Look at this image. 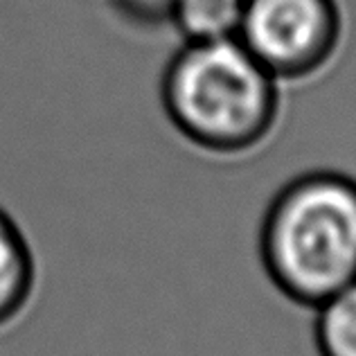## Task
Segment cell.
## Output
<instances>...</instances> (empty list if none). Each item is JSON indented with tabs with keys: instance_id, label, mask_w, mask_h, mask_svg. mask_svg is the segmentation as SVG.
Instances as JSON below:
<instances>
[{
	"instance_id": "cell-1",
	"label": "cell",
	"mask_w": 356,
	"mask_h": 356,
	"mask_svg": "<svg viewBox=\"0 0 356 356\" xmlns=\"http://www.w3.org/2000/svg\"><path fill=\"white\" fill-rule=\"evenodd\" d=\"M270 282L316 309L356 282V181L334 170L293 178L270 201L259 232Z\"/></svg>"
},
{
	"instance_id": "cell-2",
	"label": "cell",
	"mask_w": 356,
	"mask_h": 356,
	"mask_svg": "<svg viewBox=\"0 0 356 356\" xmlns=\"http://www.w3.org/2000/svg\"><path fill=\"white\" fill-rule=\"evenodd\" d=\"M161 99L178 134L219 156L259 147L280 118V81L239 39L183 43L163 70Z\"/></svg>"
},
{
	"instance_id": "cell-3",
	"label": "cell",
	"mask_w": 356,
	"mask_h": 356,
	"mask_svg": "<svg viewBox=\"0 0 356 356\" xmlns=\"http://www.w3.org/2000/svg\"><path fill=\"white\" fill-rule=\"evenodd\" d=\"M237 39L277 81L321 72L343 39L336 0H243Z\"/></svg>"
},
{
	"instance_id": "cell-4",
	"label": "cell",
	"mask_w": 356,
	"mask_h": 356,
	"mask_svg": "<svg viewBox=\"0 0 356 356\" xmlns=\"http://www.w3.org/2000/svg\"><path fill=\"white\" fill-rule=\"evenodd\" d=\"M34 289V257L21 228L0 210V327L21 314Z\"/></svg>"
},
{
	"instance_id": "cell-5",
	"label": "cell",
	"mask_w": 356,
	"mask_h": 356,
	"mask_svg": "<svg viewBox=\"0 0 356 356\" xmlns=\"http://www.w3.org/2000/svg\"><path fill=\"white\" fill-rule=\"evenodd\" d=\"M243 0H174L170 25L183 43L237 39Z\"/></svg>"
},
{
	"instance_id": "cell-6",
	"label": "cell",
	"mask_w": 356,
	"mask_h": 356,
	"mask_svg": "<svg viewBox=\"0 0 356 356\" xmlns=\"http://www.w3.org/2000/svg\"><path fill=\"white\" fill-rule=\"evenodd\" d=\"M314 336L321 356H356V282L316 307Z\"/></svg>"
},
{
	"instance_id": "cell-7",
	"label": "cell",
	"mask_w": 356,
	"mask_h": 356,
	"mask_svg": "<svg viewBox=\"0 0 356 356\" xmlns=\"http://www.w3.org/2000/svg\"><path fill=\"white\" fill-rule=\"evenodd\" d=\"M115 12L136 27L170 25L174 0H111Z\"/></svg>"
}]
</instances>
